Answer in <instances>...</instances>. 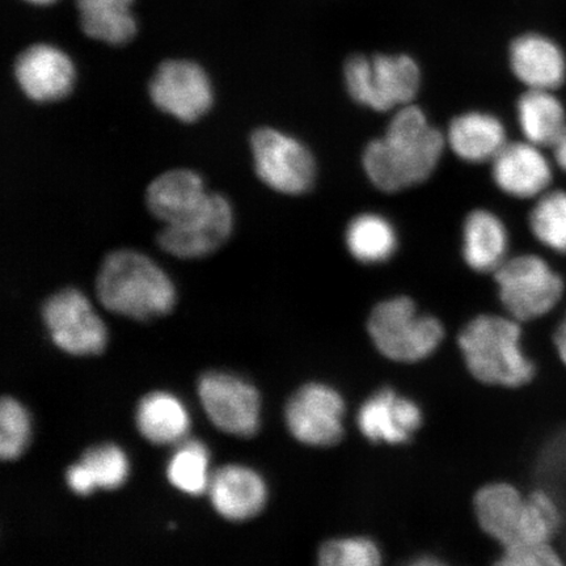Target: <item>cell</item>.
Returning a JSON list of instances; mask_svg holds the SVG:
<instances>
[{"instance_id":"obj_1","label":"cell","mask_w":566,"mask_h":566,"mask_svg":"<svg viewBox=\"0 0 566 566\" xmlns=\"http://www.w3.org/2000/svg\"><path fill=\"white\" fill-rule=\"evenodd\" d=\"M446 139L428 123L419 106H401L384 138L367 145L364 168L370 181L387 193L428 180L442 158Z\"/></svg>"},{"instance_id":"obj_2","label":"cell","mask_w":566,"mask_h":566,"mask_svg":"<svg viewBox=\"0 0 566 566\" xmlns=\"http://www.w3.org/2000/svg\"><path fill=\"white\" fill-rule=\"evenodd\" d=\"M96 294L111 313L140 322L167 315L176 303L174 283L165 271L146 254L132 250H118L104 259Z\"/></svg>"},{"instance_id":"obj_3","label":"cell","mask_w":566,"mask_h":566,"mask_svg":"<svg viewBox=\"0 0 566 566\" xmlns=\"http://www.w3.org/2000/svg\"><path fill=\"white\" fill-rule=\"evenodd\" d=\"M521 338V322L514 317L480 315L460 332L458 343L473 378L516 388L530 384L536 370L522 349Z\"/></svg>"},{"instance_id":"obj_4","label":"cell","mask_w":566,"mask_h":566,"mask_svg":"<svg viewBox=\"0 0 566 566\" xmlns=\"http://www.w3.org/2000/svg\"><path fill=\"white\" fill-rule=\"evenodd\" d=\"M367 329L377 349L401 364L419 363L430 357L444 336L441 322L417 313L415 302L408 296L379 303L373 310Z\"/></svg>"},{"instance_id":"obj_5","label":"cell","mask_w":566,"mask_h":566,"mask_svg":"<svg viewBox=\"0 0 566 566\" xmlns=\"http://www.w3.org/2000/svg\"><path fill=\"white\" fill-rule=\"evenodd\" d=\"M345 82L354 101L387 112L413 101L421 74L408 55H353L346 61Z\"/></svg>"},{"instance_id":"obj_6","label":"cell","mask_w":566,"mask_h":566,"mask_svg":"<svg viewBox=\"0 0 566 566\" xmlns=\"http://www.w3.org/2000/svg\"><path fill=\"white\" fill-rule=\"evenodd\" d=\"M499 295L509 315L521 323L546 316L564 295V281L546 260L522 254L494 272Z\"/></svg>"},{"instance_id":"obj_7","label":"cell","mask_w":566,"mask_h":566,"mask_svg":"<svg viewBox=\"0 0 566 566\" xmlns=\"http://www.w3.org/2000/svg\"><path fill=\"white\" fill-rule=\"evenodd\" d=\"M251 150L259 179L269 188L296 196L313 187L315 160L298 139L271 127H261L252 134Z\"/></svg>"},{"instance_id":"obj_8","label":"cell","mask_w":566,"mask_h":566,"mask_svg":"<svg viewBox=\"0 0 566 566\" xmlns=\"http://www.w3.org/2000/svg\"><path fill=\"white\" fill-rule=\"evenodd\" d=\"M42 318L53 343L71 356H97L106 346L105 324L87 296L69 287L55 293L42 306Z\"/></svg>"},{"instance_id":"obj_9","label":"cell","mask_w":566,"mask_h":566,"mask_svg":"<svg viewBox=\"0 0 566 566\" xmlns=\"http://www.w3.org/2000/svg\"><path fill=\"white\" fill-rule=\"evenodd\" d=\"M232 224L230 202L222 195L209 193L189 216L165 224L158 235V244L175 258L200 259L228 242Z\"/></svg>"},{"instance_id":"obj_10","label":"cell","mask_w":566,"mask_h":566,"mask_svg":"<svg viewBox=\"0 0 566 566\" xmlns=\"http://www.w3.org/2000/svg\"><path fill=\"white\" fill-rule=\"evenodd\" d=\"M198 396L210 421L237 437L258 433L261 400L258 389L231 374L211 371L198 381Z\"/></svg>"},{"instance_id":"obj_11","label":"cell","mask_w":566,"mask_h":566,"mask_svg":"<svg viewBox=\"0 0 566 566\" xmlns=\"http://www.w3.org/2000/svg\"><path fill=\"white\" fill-rule=\"evenodd\" d=\"M345 401L335 388L310 384L289 400L285 420L295 440L314 448H329L344 436Z\"/></svg>"},{"instance_id":"obj_12","label":"cell","mask_w":566,"mask_h":566,"mask_svg":"<svg viewBox=\"0 0 566 566\" xmlns=\"http://www.w3.org/2000/svg\"><path fill=\"white\" fill-rule=\"evenodd\" d=\"M148 92L158 109L186 124L207 115L212 104L208 74L196 62L187 60L163 62L151 77Z\"/></svg>"},{"instance_id":"obj_13","label":"cell","mask_w":566,"mask_h":566,"mask_svg":"<svg viewBox=\"0 0 566 566\" xmlns=\"http://www.w3.org/2000/svg\"><path fill=\"white\" fill-rule=\"evenodd\" d=\"M19 88L34 103L62 101L74 87L73 61L59 48L35 44L21 52L13 67Z\"/></svg>"},{"instance_id":"obj_14","label":"cell","mask_w":566,"mask_h":566,"mask_svg":"<svg viewBox=\"0 0 566 566\" xmlns=\"http://www.w3.org/2000/svg\"><path fill=\"white\" fill-rule=\"evenodd\" d=\"M422 410L412 399L391 388L380 389L360 406L357 423L367 440L375 443L401 444L420 430Z\"/></svg>"},{"instance_id":"obj_15","label":"cell","mask_w":566,"mask_h":566,"mask_svg":"<svg viewBox=\"0 0 566 566\" xmlns=\"http://www.w3.org/2000/svg\"><path fill=\"white\" fill-rule=\"evenodd\" d=\"M493 180L509 196L527 200L548 192L554 171L542 147L513 142L492 160Z\"/></svg>"},{"instance_id":"obj_16","label":"cell","mask_w":566,"mask_h":566,"mask_svg":"<svg viewBox=\"0 0 566 566\" xmlns=\"http://www.w3.org/2000/svg\"><path fill=\"white\" fill-rule=\"evenodd\" d=\"M208 492L216 512L232 522L254 518L268 500L263 478L243 465H226L212 473Z\"/></svg>"},{"instance_id":"obj_17","label":"cell","mask_w":566,"mask_h":566,"mask_svg":"<svg viewBox=\"0 0 566 566\" xmlns=\"http://www.w3.org/2000/svg\"><path fill=\"white\" fill-rule=\"evenodd\" d=\"M513 73L528 90L556 91L566 80L562 48L546 35L527 33L512 42L509 51Z\"/></svg>"},{"instance_id":"obj_18","label":"cell","mask_w":566,"mask_h":566,"mask_svg":"<svg viewBox=\"0 0 566 566\" xmlns=\"http://www.w3.org/2000/svg\"><path fill=\"white\" fill-rule=\"evenodd\" d=\"M208 195L200 175L179 168L155 177L147 187L146 203L155 218L171 224L193 212Z\"/></svg>"},{"instance_id":"obj_19","label":"cell","mask_w":566,"mask_h":566,"mask_svg":"<svg viewBox=\"0 0 566 566\" xmlns=\"http://www.w3.org/2000/svg\"><path fill=\"white\" fill-rule=\"evenodd\" d=\"M525 501L512 484L494 483L481 488L473 509L480 527L504 547L518 539Z\"/></svg>"},{"instance_id":"obj_20","label":"cell","mask_w":566,"mask_h":566,"mask_svg":"<svg viewBox=\"0 0 566 566\" xmlns=\"http://www.w3.org/2000/svg\"><path fill=\"white\" fill-rule=\"evenodd\" d=\"M446 140L458 158L469 163L492 161L507 144L505 126L483 112L464 113L452 119Z\"/></svg>"},{"instance_id":"obj_21","label":"cell","mask_w":566,"mask_h":566,"mask_svg":"<svg viewBox=\"0 0 566 566\" xmlns=\"http://www.w3.org/2000/svg\"><path fill=\"white\" fill-rule=\"evenodd\" d=\"M507 248V230L497 216L488 210H475L467 217L463 228V256L473 271H497L506 261Z\"/></svg>"},{"instance_id":"obj_22","label":"cell","mask_w":566,"mask_h":566,"mask_svg":"<svg viewBox=\"0 0 566 566\" xmlns=\"http://www.w3.org/2000/svg\"><path fill=\"white\" fill-rule=\"evenodd\" d=\"M137 428L145 440L154 444L179 443L190 428L188 410L176 396L153 392L139 401Z\"/></svg>"},{"instance_id":"obj_23","label":"cell","mask_w":566,"mask_h":566,"mask_svg":"<svg viewBox=\"0 0 566 566\" xmlns=\"http://www.w3.org/2000/svg\"><path fill=\"white\" fill-rule=\"evenodd\" d=\"M555 91L527 90L516 104L523 136L530 144L552 147L566 129V111Z\"/></svg>"},{"instance_id":"obj_24","label":"cell","mask_w":566,"mask_h":566,"mask_svg":"<svg viewBox=\"0 0 566 566\" xmlns=\"http://www.w3.org/2000/svg\"><path fill=\"white\" fill-rule=\"evenodd\" d=\"M82 31L113 46L125 45L137 33L133 0H77Z\"/></svg>"},{"instance_id":"obj_25","label":"cell","mask_w":566,"mask_h":566,"mask_svg":"<svg viewBox=\"0 0 566 566\" xmlns=\"http://www.w3.org/2000/svg\"><path fill=\"white\" fill-rule=\"evenodd\" d=\"M346 245L352 256L364 264L385 263L398 248V235L386 218L363 214L354 218L346 230Z\"/></svg>"},{"instance_id":"obj_26","label":"cell","mask_w":566,"mask_h":566,"mask_svg":"<svg viewBox=\"0 0 566 566\" xmlns=\"http://www.w3.org/2000/svg\"><path fill=\"white\" fill-rule=\"evenodd\" d=\"M167 478L176 490L190 495L208 491L210 483L209 451L196 440H186L175 451L167 467Z\"/></svg>"},{"instance_id":"obj_27","label":"cell","mask_w":566,"mask_h":566,"mask_svg":"<svg viewBox=\"0 0 566 566\" xmlns=\"http://www.w3.org/2000/svg\"><path fill=\"white\" fill-rule=\"evenodd\" d=\"M530 229L548 250L566 254V192L548 190L530 214Z\"/></svg>"},{"instance_id":"obj_28","label":"cell","mask_w":566,"mask_h":566,"mask_svg":"<svg viewBox=\"0 0 566 566\" xmlns=\"http://www.w3.org/2000/svg\"><path fill=\"white\" fill-rule=\"evenodd\" d=\"M560 527L562 513L556 501L548 493L536 491L526 497L520 536L515 542L551 543Z\"/></svg>"},{"instance_id":"obj_29","label":"cell","mask_w":566,"mask_h":566,"mask_svg":"<svg viewBox=\"0 0 566 566\" xmlns=\"http://www.w3.org/2000/svg\"><path fill=\"white\" fill-rule=\"evenodd\" d=\"M81 463L92 478L96 488L116 491L125 484L129 475V462L125 452L116 444H102L84 452Z\"/></svg>"},{"instance_id":"obj_30","label":"cell","mask_w":566,"mask_h":566,"mask_svg":"<svg viewBox=\"0 0 566 566\" xmlns=\"http://www.w3.org/2000/svg\"><path fill=\"white\" fill-rule=\"evenodd\" d=\"M31 440V419L27 409L15 399L0 402V458L4 462L23 455Z\"/></svg>"},{"instance_id":"obj_31","label":"cell","mask_w":566,"mask_h":566,"mask_svg":"<svg viewBox=\"0 0 566 566\" xmlns=\"http://www.w3.org/2000/svg\"><path fill=\"white\" fill-rule=\"evenodd\" d=\"M380 562L379 547L365 536L329 541L318 551V563L324 566H374Z\"/></svg>"},{"instance_id":"obj_32","label":"cell","mask_w":566,"mask_h":566,"mask_svg":"<svg viewBox=\"0 0 566 566\" xmlns=\"http://www.w3.org/2000/svg\"><path fill=\"white\" fill-rule=\"evenodd\" d=\"M500 565L505 566H557L562 558L551 543L514 542L504 546Z\"/></svg>"},{"instance_id":"obj_33","label":"cell","mask_w":566,"mask_h":566,"mask_svg":"<svg viewBox=\"0 0 566 566\" xmlns=\"http://www.w3.org/2000/svg\"><path fill=\"white\" fill-rule=\"evenodd\" d=\"M66 483L71 491L80 495H90L97 490L94 480L81 462L70 467L66 472Z\"/></svg>"},{"instance_id":"obj_34","label":"cell","mask_w":566,"mask_h":566,"mask_svg":"<svg viewBox=\"0 0 566 566\" xmlns=\"http://www.w3.org/2000/svg\"><path fill=\"white\" fill-rule=\"evenodd\" d=\"M554 342L558 357L562 358L566 366V315L563 318V322L558 324V327L555 332Z\"/></svg>"},{"instance_id":"obj_35","label":"cell","mask_w":566,"mask_h":566,"mask_svg":"<svg viewBox=\"0 0 566 566\" xmlns=\"http://www.w3.org/2000/svg\"><path fill=\"white\" fill-rule=\"evenodd\" d=\"M554 150V158L557 163V166L563 169L566 174V129L563 132L562 136L555 142V145L551 147Z\"/></svg>"},{"instance_id":"obj_36","label":"cell","mask_w":566,"mask_h":566,"mask_svg":"<svg viewBox=\"0 0 566 566\" xmlns=\"http://www.w3.org/2000/svg\"><path fill=\"white\" fill-rule=\"evenodd\" d=\"M27 2L38 6H46L56 2V0H27Z\"/></svg>"}]
</instances>
